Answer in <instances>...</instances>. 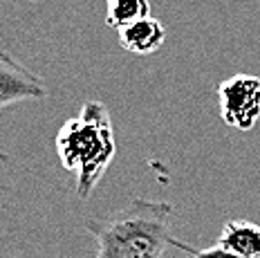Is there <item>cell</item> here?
<instances>
[{
    "instance_id": "obj_1",
    "label": "cell",
    "mask_w": 260,
    "mask_h": 258,
    "mask_svg": "<svg viewBox=\"0 0 260 258\" xmlns=\"http://www.w3.org/2000/svg\"><path fill=\"white\" fill-rule=\"evenodd\" d=\"M171 213L169 202L137 198L112 216L90 220L96 258H161L169 245H175Z\"/></svg>"
},
{
    "instance_id": "obj_2",
    "label": "cell",
    "mask_w": 260,
    "mask_h": 258,
    "mask_svg": "<svg viewBox=\"0 0 260 258\" xmlns=\"http://www.w3.org/2000/svg\"><path fill=\"white\" fill-rule=\"evenodd\" d=\"M54 146L63 169L74 173L77 196L90 198L117 153L108 108L101 101H85L79 115L61 126Z\"/></svg>"
},
{
    "instance_id": "obj_3",
    "label": "cell",
    "mask_w": 260,
    "mask_h": 258,
    "mask_svg": "<svg viewBox=\"0 0 260 258\" xmlns=\"http://www.w3.org/2000/svg\"><path fill=\"white\" fill-rule=\"evenodd\" d=\"M220 115L236 131H251L260 119V77L234 74L218 85Z\"/></svg>"
},
{
    "instance_id": "obj_4",
    "label": "cell",
    "mask_w": 260,
    "mask_h": 258,
    "mask_svg": "<svg viewBox=\"0 0 260 258\" xmlns=\"http://www.w3.org/2000/svg\"><path fill=\"white\" fill-rule=\"evenodd\" d=\"M50 94L45 79L31 72L27 66L0 50V110L27 99H45Z\"/></svg>"
},
{
    "instance_id": "obj_5",
    "label": "cell",
    "mask_w": 260,
    "mask_h": 258,
    "mask_svg": "<svg viewBox=\"0 0 260 258\" xmlns=\"http://www.w3.org/2000/svg\"><path fill=\"white\" fill-rule=\"evenodd\" d=\"M117 34H119V45L130 54L137 56L155 54L166 41L164 25L153 16H146L137 23H130L126 27L117 29Z\"/></svg>"
},
{
    "instance_id": "obj_6",
    "label": "cell",
    "mask_w": 260,
    "mask_h": 258,
    "mask_svg": "<svg viewBox=\"0 0 260 258\" xmlns=\"http://www.w3.org/2000/svg\"><path fill=\"white\" fill-rule=\"evenodd\" d=\"M218 245L242 258H260V224L249 220H229L220 231Z\"/></svg>"
},
{
    "instance_id": "obj_7",
    "label": "cell",
    "mask_w": 260,
    "mask_h": 258,
    "mask_svg": "<svg viewBox=\"0 0 260 258\" xmlns=\"http://www.w3.org/2000/svg\"><path fill=\"white\" fill-rule=\"evenodd\" d=\"M106 25L112 29H121L150 16L148 0H106Z\"/></svg>"
},
{
    "instance_id": "obj_8",
    "label": "cell",
    "mask_w": 260,
    "mask_h": 258,
    "mask_svg": "<svg viewBox=\"0 0 260 258\" xmlns=\"http://www.w3.org/2000/svg\"><path fill=\"white\" fill-rule=\"evenodd\" d=\"M175 245L182 247L184 251H188L193 258H242V256H238V254L224 249V247H220V245H213V247H209V249H198V251L191 249V247H186L184 243H180V240H175Z\"/></svg>"
}]
</instances>
